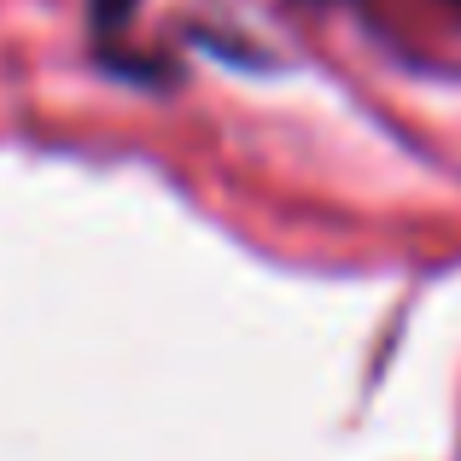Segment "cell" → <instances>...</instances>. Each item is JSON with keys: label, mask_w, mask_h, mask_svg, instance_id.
<instances>
[{"label": "cell", "mask_w": 461, "mask_h": 461, "mask_svg": "<svg viewBox=\"0 0 461 461\" xmlns=\"http://www.w3.org/2000/svg\"><path fill=\"white\" fill-rule=\"evenodd\" d=\"M94 6H100L105 18H123V12H135V0H94Z\"/></svg>", "instance_id": "obj_1"}, {"label": "cell", "mask_w": 461, "mask_h": 461, "mask_svg": "<svg viewBox=\"0 0 461 461\" xmlns=\"http://www.w3.org/2000/svg\"><path fill=\"white\" fill-rule=\"evenodd\" d=\"M456 6H461V0H456Z\"/></svg>", "instance_id": "obj_2"}]
</instances>
